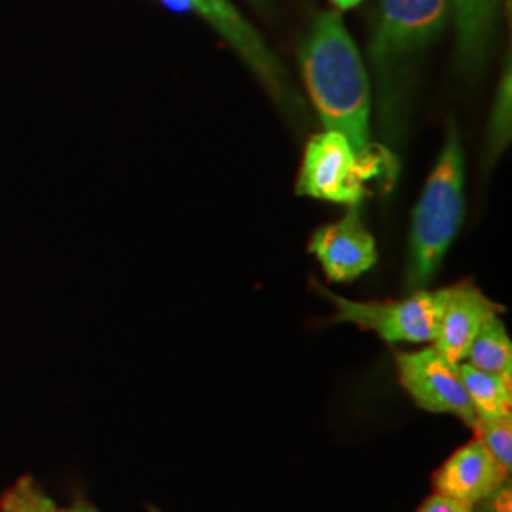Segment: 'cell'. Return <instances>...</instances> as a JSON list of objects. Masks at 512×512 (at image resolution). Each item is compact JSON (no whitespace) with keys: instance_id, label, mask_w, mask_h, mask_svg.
Masks as SVG:
<instances>
[{"instance_id":"603a6c76","label":"cell","mask_w":512,"mask_h":512,"mask_svg":"<svg viewBox=\"0 0 512 512\" xmlns=\"http://www.w3.org/2000/svg\"><path fill=\"white\" fill-rule=\"evenodd\" d=\"M152 512H160V511H152Z\"/></svg>"},{"instance_id":"3957f363","label":"cell","mask_w":512,"mask_h":512,"mask_svg":"<svg viewBox=\"0 0 512 512\" xmlns=\"http://www.w3.org/2000/svg\"><path fill=\"white\" fill-rule=\"evenodd\" d=\"M465 160L459 131L450 124L437 164L414 209L406 255V289H427L458 234L465 207Z\"/></svg>"},{"instance_id":"2e32d148","label":"cell","mask_w":512,"mask_h":512,"mask_svg":"<svg viewBox=\"0 0 512 512\" xmlns=\"http://www.w3.org/2000/svg\"><path fill=\"white\" fill-rule=\"evenodd\" d=\"M0 512H59V509L31 476H25L2 495Z\"/></svg>"},{"instance_id":"4fadbf2b","label":"cell","mask_w":512,"mask_h":512,"mask_svg":"<svg viewBox=\"0 0 512 512\" xmlns=\"http://www.w3.org/2000/svg\"><path fill=\"white\" fill-rule=\"evenodd\" d=\"M465 361L478 370L512 378L511 336L499 315L486 321L478 330Z\"/></svg>"},{"instance_id":"d6986e66","label":"cell","mask_w":512,"mask_h":512,"mask_svg":"<svg viewBox=\"0 0 512 512\" xmlns=\"http://www.w3.org/2000/svg\"><path fill=\"white\" fill-rule=\"evenodd\" d=\"M164 2L165 6L173 12H188L192 10V2L190 0H160Z\"/></svg>"},{"instance_id":"7c38bea8","label":"cell","mask_w":512,"mask_h":512,"mask_svg":"<svg viewBox=\"0 0 512 512\" xmlns=\"http://www.w3.org/2000/svg\"><path fill=\"white\" fill-rule=\"evenodd\" d=\"M459 376L478 420L512 416V378L459 363Z\"/></svg>"},{"instance_id":"8fae6325","label":"cell","mask_w":512,"mask_h":512,"mask_svg":"<svg viewBox=\"0 0 512 512\" xmlns=\"http://www.w3.org/2000/svg\"><path fill=\"white\" fill-rule=\"evenodd\" d=\"M456 23V69L475 74L482 69L501 12V0H450Z\"/></svg>"},{"instance_id":"9c48e42d","label":"cell","mask_w":512,"mask_h":512,"mask_svg":"<svg viewBox=\"0 0 512 512\" xmlns=\"http://www.w3.org/2000/svg\"><path fill=\"white\" fill-rule=\"evenodd\" d=\"M501 311L505 308L495 304L471 281L446 287L433 348L450 363H463L478 330Z\"/></svg>"},{"instance_id":"ba28073f","label":"cell","mask_w":512,"mask_h":512,"mask_svg":"<svg viewBox=\"0 0 512 512\" xmlns=\"http://www.w3.org/2000/svg\"><path fill=\"white\" fill-rule=\"evenodd\" d=\"M310 253L317 256L327 279L334 283L357 279L378 260L376 243L357 207H351L344 219L321 226L311 236Z\"/></svg>"},{"instance_id":"8992f818","label":"cell","mask_w":512,"mask_h":512,"mask_svg":"<svg viewBox=\"0 0 512 512\" xmlns=\"http://www.w3.org/2000/svg\"><path fill=\"white\" fill-rule=\"evenodd\" d=\"M395 361L399 384L421 410L456 416L473 429L475 410L467 397L456 363H450L433 346L395 353Z\"/></svg>"},{"instance_id":"6da1fadb","label":"cell","mask_w":512,"mask_h":512,"mask_svg":"<svg viewBox=\"0 0 512 512\" xmlns=\"http://www.w3.org/2000/svg\"><path fill=\"white\" fill-rule=\"evenodd\" d=\"M450 0H382L368 59L376 80L380 128L387 139L403 133L416 74L425 52L442 35Z\"/></svg>"},{"instance_id":"e0dca14e","label":"cell","mask_w":512,"mask_h":512,"mask_svg":"<svg viewBox=\"0 0 512 512\" xmlns=\"http://www.w3.org/2000/svg\"><path fill=\"white\" fill-rule=\"evenodd\" d=\"M416 512H475V507L435 492L421 503L420 509Z\"/></svg>"},{"instance_id":"5b68a950","label":"cell","mask_w":512,"mask_h":512,"mask_svg":"<svg viewBox=\"0 0 512 512\" xmlns=\"http://www.w3.org/2000/svg\"><path fill=\"white\" fill-rule=\"evenodd\" d=\"M313 289L334 306L336 323H351L378 334L387 344H433L439 327L444 289H420L401 300L359 302L332 293L313 279Z\"/></svg>"},{"instance_id":"7402d4cb","label":"cell","mask_w":512,"mask_h":512,"mask_svg":"<svg viewBox=\"0 0 512 512\" xmlns=\"http://www.w3.org/2000/svg\"><path fill=\"white\" fill-rule=\"evenodd\" d=\"M340 10H349L353 6H357L361 0H332Z\"/></svg>"},{"instance_id":"ac0fdd59","label":"cell","mask_w":512,"mask_h":512,"mask_svg":"<svg viewBox=\"0 0 512 512\" xmlns=\"http://www.w3.org/2000/svg\"><path fill=\"white\" fill-rule=\"evenodd\" d=\"M475 512H512L511 480H507L494 495L475 505Z\"/></svg>"},{"instance_id":"44dd1931","label":"cell","mask_w":512,"mask_h":512,"mask_svg":"<svg viewBox=\"0 0 512 512\" xmlns=\"http://www.w3.org/2000/svg\"><path fill=\"white\" fill-rule=\"evenodd\" d=\"M260 14H266L270 10V0H249Z\"/></svg>"},{"instance_id":"ffe728a7","label":"cell","mask_w":512,"mask_h":512,"mask_svg":"<svg viewBox=\"0 0 512 512\" xmlns=\"http://www.w3.org/2000/svg\"><path fill=\"white\" fill-rule=\"evenodd\" d=\"M59 512H99L93 505H90L88 501H74L71 507H67V509H59Z\"/></svg>"},{"instance_id":"52a82bcc","label":"cell","mask_w":512,"mask_h":512,"mask_svg":"<svg viewBox=\"0 0 512 512\" xmlns=\"http://www.w3.org/2000/svg\"><path fill=\"white\" fill-rule=\"evenodd\" d=\"M190 2H192V10L202 14L203 18L207 19V23L213 25V29L228 42V46L239 55V59L253 71L279 107L293 110V114L294 110L302 107L300 97L291 88L281 61L256 33L255 27L232 6L230 0H190Z\"/></svg>"},{"instance_id":"9a60e30c","label":"cell","mask_w":512,"mask_h":512,"mask_svg":"<svg viewBox=\"0 0 512 512\" xmlns=\"http://www.w3.org/2000/svg\"><path fill=\"white\" fill-rule=\"evenodd\" d=\"M475 439L494 456L495 461L511 475L512 471V416L478 420L473 425Z\"/></svg>"},{"instance_id":"5bb4252c","label":"cell","mask_w":512,"mask_h":512,"mask_svg":"<svg viewBox=\"0 0 512 512\" xmlns=\"http://www.w3.org/2000/svg\"><path fill=\"white\" fill-rule=\"evenodd\" d=\"M511 141V69L503 74L499 84L494 109L488 126V143H486V162H495L497 156L507 148Z\"/></svg>"},{"instance_id":"30bf717a","label":"cell","mask_w":512,"mask_h":512,"mask_svg":"<svg viewBox=\"0 0 512 512\" xmlns=\"http://www.w3.org/2000/svg\"><path fill=\"white\" fill-rule=\"evenodd\" d=\"M511 475L495 461L478 439L469 440L446 459L433 475L437 494L467 505H478L494 495Z\"/></svg>"},{"instance_id":"277c9868","label":"cell","mask_w":512,"mask_h":512,"mask_svg":"<svg viewBox=\"0 0 512 512\" xmlns=\"http://www.w3.org/2000/svg\"><path fill=\"white\" fill-rule=\"evenodd\" d=\"M395 173V158L384 147L357 152L342 133L325 129L306 145L296 194L359 207L370 194V184L384 183Z\"/></svg>"},{"instance_id":"7a4b0ae2","label":"cell","mask_w":512,"mask_h":512,"mask_svg":"<svg viewBox=\"0 0 512 512\" xmlns=\"http://www.w3.org/2000/svg\"><path fill=\"white\" fill-rule=\"evenodd\" d=\"M300 67L311 103L325 128L342 133L357 152L370 143V80L363 57L338 12L315 19L300 48Z\"/></svg>"}]
</instances>
